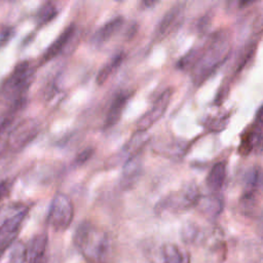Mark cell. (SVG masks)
<instances>
[{"label": "cell", "mask_w": 263, "mask_h": 263, "mask_svg": "<svg viewBox=\"0 0 263 263\" xmlns=\"http://www.w3.org/2000/svg\"><path fill=\"white\" fill-rule=\"evenodd\" d=\"M76 250L88 263H107L111 255V238L107 231L89 221L81 222L73 234Z\"/></svg>", "instance_id": "obj_1"}, {"label": "cell", "mask_w": 263, "mask_h": 263, "mask_svg": "<svg viewBox=\"0 0 263 263\" xmlns=\"http://www.w3.org/2000/svg\"><path fill=\"white\" fill-rule=\"evenodd\" d=\"M229 52V42L225 36L217 35L213 37L210 44L200 50V54L194 64V78L198 82L202 81L211 74Z\"/></svg>", "instance_id": "obj_2"}, {"label": "cell", "mask_w": 263, "mask_h": 263, "mask_svg": "<svg viewBox=\"0 0 263 263\" xmlns=\"http://www.w3.org/2000/svg\"><path fill=\"white\" fill-rule=\"evenodd\" d=\"M29 210L28 204L15 202L1 213L3 215L0 216V252L16 241Z\"/></svg>", "instance_id": "obj_3"}, {"label": "cell", "mask_w": 263, "mask_h": 263, "mask_svg": "<svg viewBox=\"0 0 263 263\" xmlns=\"http://www.w3.org/2000/svg\"><path fill=\"white\" fill-rule=\"evenodd\" d=\"M74 218V205L71 198L65 193H55L51 198L47 222L49 226L58 232L67 230Z\"/></svg>", "instance_id": "obj_4"}, {"label": "cell", "mask_w": 263, "mask_h": 263, "mask_svg": "<svg viewBox=\"0 0 263 263\" xmlns=\"http://www.w3.org/2000/svg\"><path fill=\"white\" fill-rule=\"evenodd\" d=\"M201 194L198 190V187L194 184L186 185L181 191L166 197L163 201L160 202V210L172 209L174 211L187 210L191 206H195L200 198Z\"/></svg>", "instance_id": "obj_5"}, {"label": "cell", "mask_w": 263, "mask_h": 263, "mask_svg": "<svg viewBox=\"0 0 263 263\" xmlns=\"http://www.w3.org/2000/svg\"><path fill=\"white\" fill-rule=\"evenodd\" d=\"M172 89H165L153 103L152 107L138 120L137 122V130L138 132H145L147 130L152 124H154L165 112L171 98H172Z\"/></svg>", "instance_id": "obj_6"}, {"label": "cell", "mask_w": 263, "mask_h": 263, "mask_svg": "<svg viewBox=\"0 0 263 263\" xmlns=\"http://www.w3.org/2000/svg\"><path fill=\"white\" fill-rule=\"evenodd\" d=\"M31 67L27 61L18 63L7 77L3 88L7 93L20 95L27 87L31 78Z\"/></svg>", "instance_id": "obj_7"}, {"label": "cell", "mask_w": 263, "mask_h": 263, "mask_svg": "<svg viewBox=\"0 0 263 263\" xmlns=\"http://www.w3.org/2000/svg\"><path fill=\"white\" fill-rule=\"evenodd\" d=\"M38 133V124L33 119H27L18 123V125L10 133L8 145L12 150L23 149L29 144Z\"/></svg>", "instance_id": "obj_8"}, {"label": "cell", "mask_w": 263, "mask_h": 263, "mask_svg": "<svg viewBox=\"0 0 263 263\" xmlns=\"http://www.w3.org/2000/svg\"><path fill=\"white\" fill-rule=\"evenodd\" d=\"M141 151L129 156L122 168V174L120 178V186L124 190L132 188L142 173V156Z\"/></svg>", "instance_id": "obj_9"}, {"label": "cell", "mask_w": 263, "mask_h": 263, "mask_svg": "<svg viewBox=\"0 0 263 263\" xmlns=\"http://www.w3.org/2000/svg\"><path fill=\"white\" fill-rule=\"evenodd\" d=\"M48 246V237L45 232L34 235L26 249V263H43Z\"/></svg>", "instance_id": "obj_10"}, {"label": "cell", "mask_w": 263, "mask_h": 263, "mask_svg": "<svg viewBox=\"0 0 263 263\" xmlns=\"http://www.w3.org/2000/svg\"><path fill=\"white\" fill-rule=\"evenodd\" d=\"M160 263H190L189 253L173 242H166L159 249Z\"/></svg>", "instance_id": "obj_11"}, {"label": "cell", "mask_w": 263, "mask_h": 263, "mask_svg": "<svg viewBox=\"0 0 263 263\" xmlns=\"http://www.w3.org/2000/svg\"><path fill=\"white\" fill-rule=\"evenodd\" d=\"M223 205V199L218 195H201L195 206H197L199 212L209 219H216L222 212Z\"/></svg>", "instance_id": "obj_12"}, {"label": "cell", "mask_w": 263, "mask_h": 263, "mask_svg": "<svg viewBox=\"0 0 263 263\" xmlns=\"http://www.w3.org/2000/svg\"><path fill=\"white\" fill-rule=\"evenodd\" d=\"M127 99H128V93L126 92H120L113 99L111 106L109 108L108 114L106 116L105 127L107 128L112 127L119 121L121 114L123 112V109L126 105Z\"/></svg>", "instance_id": "obj_13"}, {"label": "cell", "mask_w": 263, "mask_h": 263, "mask_svg": "<svg viewBox=\"0 0 263 263\" xmlns=\"http://www.w3.org/2000/svg\"><path fill=\"white\" fill-rule=\"evenodd\" d=\"M26 249L22 241H14L0 252V263H26Z\"/></svg>", "instance_id": "obj_14"}, {"label": "cell", "mask_w": 263, "mask_h": 263, "mask_svg": "<svg viewBox=\"0 0 263 263\" xmlns=\"http://www.w3.org/2000/svg\"><path fill=\"white\" fill-rule=\"evenodd\" d=\"M74 30H75V27L73 25H70L69 27H67L59 35V37L50 44V46L45 50V52L43 54V58H42V61L43 62H48L51 59L55 58L61 52V50L65 47V45L69 42L71 36L74 33Z\"/></svg>", "instance_id": "obj_15"}, {"label": "cell", "mask_w": 263, "mask_h": 263, "mask_svg": "<svg viewBox=\"0 0 263 263\" xmlns=\"http://www.w3.org/2000/svg\"><path fill=\"white\" fill-rule=\"evenodd\" d=\"M123 18L121 16H117L115 18H112L108 23H106L104 26H102L93 35L92 41L96 44H102L106 41H108L122 26Z\"/></svg>", "instance_id": "obj_16"}, {"label": "cell", "mask_w": 263, "mask_h": 263, "mask_svg": "<svg viewBox=\"0 0 263 263\" xmlns=\"http://www.w3.org/2000/svg\"><path fill=\"white\" fill-rule=\"evenodd\" d=\"M226 178V165L224 161H220L215 163L210 170L206 176V186L213 190L218 191L224 184Z\"/></svg>", "instance_id": "obj_17"}, {"label": "cell", "mask_w": 263, "mask_h": 263, "mask_svg": "<svg viewBox=\"0 0 263 263\" xmlns=\"http://www.w3.org/2000/svg\"><path fill=\"white\" fill-rule=\"evenodd\" d=\"M182 14V7L181 6H175L170 11L165 13V15L162 17V20L159 23V26L157 27V35L165 36L167 33H170L174 26L177 24V22L180 20Z\"/></svg>", "instance_id": "obj_18"}, {"label": "cell", "mask_w": 263, "mask_h": 263, "mask_svg": "<svg viewBox=\"0 0 263 263\" xmlns=\"http://www.w3.org/2000/svg\"><path fill=\"white\" fill-rule=\"evenodd\" d=\"M181 237L184 242L196 243L203 238L202 229L195 223H186L181 229Z\"/></svg>", "instance_id": "obj_19"}, {"label": "cell", "mask_w": 263, "mask_h": 263, "mask_svg": "<svg viewBox=\"0 0 263 263\" xmlns=\"http://www.w3.org/2000/svg\"><path fill=\"white\" fill-rule=\"evenodd\" d=\"M123 60V54L119 53L116 57H114L108 64H106L101 71L99 72L98 76H97V83L99 85L105 83L107 81V79L110 77V75L118 68V66L121 64Z\"/></svg>", "instance_id": "obj_20"}, {"label": "cell", "mask_w": 263, "mask_h": 263, "mask_svg": "<svg viewBox=\"0 0 263 263\" xmlns=\"http://www.w3.org/2000/svg\"><path fill=\"white\" fill-rule=\"evenodd\" d=\"M250 137L253 149H263V119H257V123L251 127Z\"/></svg>", "instance_id": "obj_21"}, {"label": "cell", "mask_w": 263, "mask_h": 263, "mask_svg": "<svg viewBox=\"0 0 263 263\" xmlns=\"http://www.w3.org/2000/svg\"><path fill=\"white\" fill-rule=\"evenodd\" d=\"M58 11L57 8L50 4L47 3L44 6H42L40 8V10L37 13V24L39 27H42L44 25H46L47 23H49L55 15H57Z\"/></svg>", "instance_id": "obj_22"}, {"label": "cell", "mask_w": 263, "mask_h": 263, "mask_svg": "<svg viewBox=\"0 0 263 263\" xmlns=\"http://www.w3.org/2000/svg\"><path fill=\"white\" fill-rule=\"evenodd\" d=\"M12 189V181L5 179L0 181V202L6 198Z\"/></svg>", "instance_id": "obj_23"}, {"label": "cell", "mask_w": 263, "mask_h": 263, "mask_svg": "<svg viewBox=\"0 0 263 263\" xmlns=\"http://www.w3.org/2000/svg\"><path fill=\"white\" fill-rule=\"evenodd\" d=\"M93 153V150L91 148H87V149H84L83 151H81L77 156H76V159H75V162L77 164H83L84 162H86L92 155Z\"/></svg>", "instance_id": "obj_24"}, {"label": "cell", "mask_w": 263, "mask_h": 263, "mask_svg": "<svg viewBox=\"0 0 263 263\" xmlns=\"http://www.w3.org/2000/svg\"><path fill=\"white\" fill-rule=\"evenodd\" d=\"M157 2V0H143V4L146 7H151L153 6L155 3Z\"/></svg>", "instance_id": "obj_25"}, {"label": "cell", "mask_w": 263, "mask_h": 263, "mask_svg": "<svg viewBox=\"0 0 263 263\" xmlns=\"http://www.w3.org/2000/svg\"><path fill=\"white\" fill-rule=\"evenodd\" d=\"M257 119H263V105L261 106V108L258 111V115H257Z\"/></svg>", "instance_id": "obj_26"}, {"label": "cell", "mask_w": 263, "mask_h": 263, "mask_svg": "<svg viewBox=\"0 0 263 263\" xmlns=\"http://www.w3.org/2000/svg\"><path fill=\"white\" fill-rule=\"evenodd\" d=\"M254 0H239V4L241 5V6H245V5H248V4H250L251 2H253Z\"/></svg>", "instance_id": "obj_27"}, {"label": "cell", "mask_w": 263, "mask_h": 263, "mask_svg": "<svg viewBox=\"0 0 263 263\" xmlns=\"http://www.w3.org/2000/svg\"><path fill=\"white\" fill-rule=\"evenodd\" d=\"M259 184H260L261 187L263 188V173L260 174V181H259Z\"/></svg>", "instance_id": "obj_28"}, {"label": "cell", "mask_w": 263, "mask_h": 263, "mask_svg": "<svg viewBox=\"0 0 263 263\" xmlns=\"http://www.w3.org/2000/svg\"><path fill=\"white\" fill-rule=\"evenodd\" d=\"M257 263H263V256L260 257V259L257 261Z\"/></svg>", "instance_id": "obj_29"}, {"label": "cell", "mask_w": 263, "mask_h": 263, "mask_svg": "<svg viewBox=\"0 0 263 263\" xmlns=\"http://www.w3.org/2000/svg\"><path fill=\"white\" fill-rule=\"evenodd\" d=\"M114 1H121V0H114Z\"/></svg>", "instance_id": "obj_30"}]
</instances>
